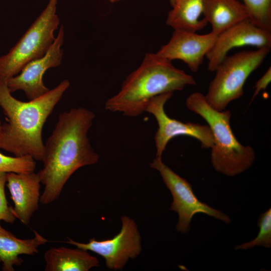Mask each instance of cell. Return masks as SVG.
I'll list each match as a JSON object with an SVG mask.
<instances>
[{
	"label": "cell",
	"mask_w": 271,
	"mask_h": 271,
	"mask_svg": "<svg viewBox=\"0 0 271 271\" xmlns=\"http://www.w3.org/2000/svg\"><path fill=\"white\" fill-rule=\"evenodd\" d=\"M94 113L84 107L61 113L44 144L43 168L38 174L44 189L40 202L48 205L60 196L71 175L82 167L96 164L99 156L87 137Z\"/></svg>",
	"instance_id": "6da1fadb"
},
{
	"label": "cell",
	"mask_w": 271,
	"mask_h": 271,
	"mask_svg": "<svg viewBox=\"0 0 271 271\" xmlns=\"http://www.w3.org/2000/svg\"><path fill=\"white\" fill-rule=\"evenodd\" d=\"M69 86L65 79L40 97L24 102L14 97L7 82L0 80V107L7 121L0 126V149L42 161L44 125Z\"/></svg>",
	"instance_id": "7a4b0ae2"
},
{
	"label": "cell",
	"mask_w": 271,
	"mask_h": 271,
	"mask_svg": "<svg viewBox=\"0 0 271 271\" xmlns=\"http://www.w3.org/2000/svg\"><path fill=\"white\" fill-rule=\"evenodd\" d=\"M196 84L192 76L176 68L171 61L156 53H147L140 66L124 80L118 93L107 100L105 108L136 117L146 111L153 97Z\"/></svg>",
	"instance_id": "3957f363"
},
{
	"label": "cell",
	"mask_w": 271,
	"mask_h": 271,
	"mask_svg": "<svg viewBox=\"0 0 271 271\" xmlns=\"http://www.w3.org/2000/svg\"><path fill=\"white\" fill-rule=\"evenodd\" d=\"M186 105L206 121L212 131L214 144L211 148V161L217 172L233 177L252 165L255 158L254 150L250 146L242 145L235 138L230 126V111L212 108L204 95L199 92L190 94Z\"/></svg>",
	"instance_id": "277c9868"
},
{
	"label": "cell",
	"mask_w": 271,
	"mask_h": 271,
	"mask_svg": "<svg viewBox=\"0 0 271 271\" xmlns=\"http://www.w3.org/2000/svg\"><path fill=\"white\" fill-rule=\"evenodd\" d=\"M58 0L49 2L19 41L0 57V80L7 82L29 62L43 57L51 47L59 25L56 14Z\"/></svg>",
	"instance_id": "5b68a950"
},
{
	"label": "cell",
	"mask_w": 271,
	"mask_h": 271,
	"mask_svg": "<svg viewBox=\"0 0 271 271\" xmlns=\"http://www.w3.org/2000/svg\"><path fill=\"white\" fill-rule=\"evenodd\" d=\"M270 49L245 50L227 55L216 68L215 76L204 95L207 103L223 111L231 101L240 98L246 80L261 64Z\"/></svg>",
	"instance_id": "8992f818"
},
{
	"label": "cell",
	"mask_w": 271,
	"mask_h": 271,
	"mask_svg": "<svg viewBox=\"0 0 271 271\" xmlns=\"http://www.w3.org/2000/svg\"><path fill=\"white\" fill-rule=\"evenodd\" d=\"M150 166L159 172L172 195L170 210L178 214L176 227L178 231L183 234L188 233L191 219L197 213L209 215L227 224L231 222L228 215L200 201L194 194L192 185L165 164L162 157H156L150 163Z\"/></svg>",
	"instance_id": "52a82bcc"
},
{
	"label": "cell",
	"mask_w": 271,
	"mask_h": 271,
	"mask_svg": "<svg viewBox=\"0 0 271 271\" xmlns=\"http://www.w3.org/2000/svg\"><path fill=\"white\" fill-rule=\"evenodd\" d=\"M121 221L120 232L111 239L97 240L93 238L85 243L68 238L66 242L101 256L108 269L121 270L129 259L137 257L142 251L141 236L136 222L126 216H122Z\"/></svg>",
	"instance_id": "ba28073f"
},
{
	"label": "cell",
	"mask_w": 271,
	"mask_h": 271,
	"mask_svg": "<svg viewBox=\"0 0 271 271\" xmlns=\"http://www.w3.org/2000/svg\"><path fill=\"white\" fill-rule=\"evenodd\" d=\"M173 92L158 95L149 102L146 111L152 114L157 120L158 127L154 140L156 157H162L168 143L178 136H188L196 139L202 147L211 148L214 144L212 131L208 125L192 122H183L170 117L165 110V105Z\"/></svg>",
	"instance_id": "9c48e42d"
},
{
	"label": "cell",
	"mask_w": 271,
	"mask_h": 271,
	"mask_svg": "<svg viewBox=\"0 0 271 271\" xmlns=\"http://www.w3.org/2000/svg\"><path fill=\"white\" fill-rule=\"evenodd\" d=\"M64 37V27L61 26L48 52L43 57L28 63L19 74L8 80L7 85L11 93L22 90L30 100L40 97L50 90L43 83V75L48 69L60 65Z\"/></svg>",
	"instance_id": "30bf717a"
},
{
	"label": "cell",
	"mask_w": 271,
	"mask_h": 271,
	"mask_svg": "<svg viewBox=\"0 0 271 271\" xmlns=\"http://www.w3.org/2000/svg\"><path fill=\"white\" fill-rule=\"evenodd\" d=\"M245 46L260 48L271 47V32L259 28L246 19L218 35L215 44L207 54L208 69L215 71L232 49Z\"/></svg>",
	"instance_id": "8fae6325"
},
{
	"label": "cell",
	"mask_w": 271,
	"mask_h": 271,
	"mask_svg": "<svg viewBox=\"0 0 271 271\" xmlns=\"http://www.w3.org/2000/svg\"><path fill=\"white\" fill-rule=\"evenodd\" d=\"M217 36L211 32L200 35L191 31L174 30L169 42L162 46L156 54L171 62L182 60L191 71L196 72L215 44Z\"/></svg>",
	"instance_id": "7c38bea8"
},
{
	"label": "cell",
	"mask_w": 271,
	"mask_h": 271,
	"mask_svg": "<svg viewBox=\"0 0 271 271\" xmlns=\"http://www.w3.org/2000/svg\"><path fill=\"white\" fill-rule=\"evenodd\" d=\"M41 181L34 172L26 173H7V186L14 204L17 218L27 225L39 208Z\"/></svg>",
	"instance_id": "4fadbf2b"
},
{
	"label": "cell",
	"mask_w": 271,
	"mask_h": 271,
	"mask_svg": "<svg viewBox=\"0 0 271 271\" xmlns=\"http://www.w3.org/2000/svg\"><path fill=\"white\" fill-rule=\"evenodd\" d=\"M202 15L216 35L246 19L247 8L239 0H203Z\"/></svg>",
	"instance_id": "5bb4252c"
},
{
	"label": "cell",
	"mask_w": 271,
	"mask_h": 271,
	"mask_svg": "<svg viewBox=\"0 0 271 271\" xmlns=\"http://www.w3.org/2000/svg\"><path fill=\"white\" fill-rule=\"evenodd\" d=\"M1 222V221H0ZM31 239H20L3 227L0 223V262L3 271H14V266L22 264L21 254L34 255L39 252L38 247L48 240L36 231Z\"/></svg>",
	"instance_id": "9a60e30c"
},
{
	"label": "cell",
	"mask_w": 271,
	"mask_h": 271,
	"mask_svg": "<svg viewBox=\"0 0 271 271\" xmlns=\"http://www.w3.org/2000/svg\"><path fill=\"white\" fill-rule=\"evenodd\" d=\"M44 258L45 271H88L99 265L96 257L78 247H52L45 252Z\"/></svg>",
	"instance_id": "2e32d148"
},
{
	"label": "cell",
	"mask_w": 271,
	"mask_h": 271,
	"mask_svg": "<svg viewBox=\"0 0 271 271\" xmlns=\"http://www.w3.org/2000/svg\"><path fill=\"white\" fill-rule=\"evenodd\" d=\"M203 0H175L166 24L174 30L196 32L208 24L202 15Z\"/></svg>",
	"instance_id": "e0dca14e"
},
{
	"label": "cell",
	"mask_w": 271,
	"mask_h": 271,
	"mask_svg": "<svg viewBox=\"0 0 271 271\" xmlns=\"http://www.w3.org/2000/svg\"><path fill=\"white\" fill-rule=\"evenodd\" d=\"M247 9L250 21L271 32V0H241Z\"/></svg>",
	"instance_id": "ac0fdd59"
},
{
	"label": "cell",
	"mask_w": 271,
	"mask_h": 271,
	"mask_svg": "<svg viewBox=\"0 0 271 271\" xmlns=\"http://www.w3.org/2000/svg\"><path fill=\"white\" fill-rule=\"evenodd\" d=\"M259 231L252 240L234 246V249H247L256 246L270 248L271 246V208L261 213L257 221Z\"/></svg>",
	"instance_id": "d6986e66"
},
{
	"label": "cell",
	"mask_w": 271,
	"mask_h": 271,
	"mask_svg": "<svg viewBox=\"0 0 271 271\" xmlns=\"http://www.w3.org/2000/svg\"><path fill=\"white\" fill-rule=\"evenodd\" d=\"M36 160L30 156L10 157L0 152V172L26 173L34 172Z\"/></svg>",
	"instance_id": "ffe728a7"
},
{
	"label": "cell",
	"mask_w": 271,
	"mask_h": 271,
	"mask_svg": "<svg viewBox=\"0 0 271 271\" xmlns=\"http://www.w3.org/2000/svg\"><path fill=\"white\" fill-rule=\"evenodd\" d=\"M7 173L0 172V221L13 223L17 218L13 208L9 206L6 198L5 186L7 184Z\"/></svg>",
	"instance_id": "44dd1931"
},
{
	"label": "cell",
	"mask_w": 271,
	"mask_h": 271,
	"mask_svg": "<svg viewBox=\"0 0 271 271\" xmlns=\"http://www.w3.org/2000/svg\"><path fill=\"white\" fill-rule=\"evenodd\" d=\"M271 81V67H269L265 73L255 83L254 91L252 94L251 103L262 90H265Z\"/></svg>",
	"instance_id": "7402d4cb"
},
{
	"label": "cell",
	"mask_w": 271,
	"mask_h": 271,
	"mask_svg": "<svg viewBox=\"0 0 271 271\" xmlns=\"http://www.w3.org/2000/svg\"><path fill=\"white\" fill-rule=\"evenodd\" d=\"M109 1L111 3H115V2H119V1H122V0H109ZM169 1H170V3L172 7L174 3L175 0H169Z\"/></svg>",
	"instance_id": "603a6c76"
},
{
	"label": "cell",
	"mask_w": 271,
	"mask_h": 271,
	"mask_svg": "<svg viewBox=\"0 0 271 271\" xmlns=\"http://www.w3.org/2000/svg\"><path fill=\"white\" fill-rule=\"evenodd\" d=\"M1 124H2V122H1V119H0V126H1Z\"/></svg>",
	"instance_id": "cb8c5ba5"
}]
</instances>
